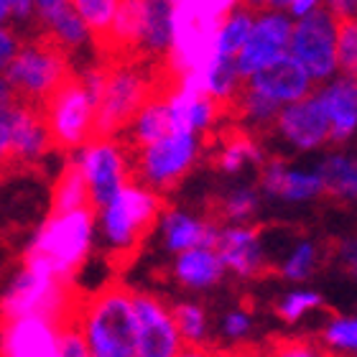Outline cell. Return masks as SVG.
Returning <instances> with one entry per match:
<instances>
[{"label":"cell","mask_w":357,"mask_h":357,"mask_svg":"<svg viewBox=\"0 0 357 357\" xmlns=\"http://www.w3.org/2000/svg\"><path fill=\"white\" fill-rule=\"evenodd\" d=\"M172 207L164 194L135 184H123L118 194L102 207L105 235L112 248L105 255V263L115 273H126L141 258L146 240L153 235L166 209Z\"/></svg>","instance_id":"6da1fadb"},{"label":"cell","mask_w":357,"mask_h":357,"mask_svg":"<svg viewBox=\"0 0 357 357\" xmlns=\"http://www.w3.org/2000/svg\"><path fill=\"white\" fill-rule=\"evenodd\" d=\"M84 335L89 352H115L135 357L138 319H135V291L120 275L87 291L84 306Z\"/></svg>","instance_id":"7a4b0ae2"},{"label":"cell","mask_w":357,"mask_h":357,"mask_svg":"<svg viewBox=\"0 0 357 357\" xmlns=\"http://www.w3.org/2000/svg\"><path fill=\"white\" fill-rule=\"evenodd\" d=\"M120 151L126 158V184L143 186L164 197L174 192L199 161V141L192 130H172L143 149Z\"/></svg>","instance_id":"3957f363"},{"label":"cell","mask_w":357,"mask_h":357,"mask_svg":"<svg viewBox=\"0 0 357 357\" xmlns=\"http://www.w3.org/2000/svg\"><path fill=\"white\" fill-rule=\"evenodd\" d=\"M95 217L97 212L89 207L46 215L44 227L23 253V261L46 268L59 278H75L87 261Z\"/></svg>","instance_id":"277c9868"},{"label":"cell","mask_w":357,"mask_h":357,"mask_svg":"<svg viewBox=\"0 0 357 357\" xmlns=\"http://www.w3.org/2000/svg\"><path fill=\"white\" fill-rule=\"evenodd\" d=\"M75 72L72 56L49 31H36L23 38L21 49L6 64V79L15 95L36 105L44 102Z\"/></svg>","instance_id":"5b68a950"},{"label":"cell","mask_w":357,"mask_h":357,"mask_svg":"<svg viewBox=\"0 0 357 357\" xmlns=\"http://www.w3.org/2000/svg\"><path fill=\"white\" fill-rule=\"evenodd\" d=\"M38 107L44 112L54 153L69 156L89 146L92 126H95V100L89 95L79 69L72 77H67Z\"/></svg>","instance_id":"8992f818"},{"label":"cell","mask_w":357,"mask_h":357,"mask_svg":"<svg viewBox=\"0 0 357 357\" xmlns=\"http://www.w3.org/2000/svg\"><path fill=\"white\" fill-rule=\"evenodd\" d=\"M286 52L309 72L314 82H324L337 72L335 49V15L327 8H312L298 15V23L291 26Z\"/></svg>","instance_id":"52a82bcc"},{"label":"cell","mask_w":357,"mask_h":357,"mask_svg":"<svg viewBox=\"0 0 357 357\" xmlns=\"http://www.w3.org/2000/svg\"><path fill=\"white\" fill-rule=\"evenodd\" d=\"M291 36V18L283 10H263L253 18L250 33L235 54L238 75L245 79L253 72L263 69L281 54H286Z\"/></svg>","instance_id":"ba28073f"},{"label":"cell","mask_w":357,"mask_h":357,"mask_svg":"<svg viewBox=\"0 0 357 357\" xmlns=\"http://www.w3.org/2000/svg\"><path fill=\"white\" fill-rule=\"evenodd\" d=\"M135 319H138L135 357H174L184 344L172 319L169 301L164 298L135 291Z\"/></svg>","instance_id":"9c48e42d"},{"label":"cell","mask_w":357,"mask_h":357,"mask_svg":"<svg viewBox=\"0 0 357 357\" xmlns=\"http://www.w3.org/2000/svg\"><path fill=\"white\" fill-rule=\"evenodd\" d=\"M271 130L301 151H312L329 143V123L317 95H306L296 102L283 105L273 118Z\"/></svg>","instance_id":"30bf717a"},{"label":"cell","mask_w":357,"mask_h":357,"mask_svg":"<svg viewBox=\"0 0 357 357\" xmlns=\"http://www.w3.org/2000/svg\"><path fill=\"white\" fill-rule=\"evenodd\" d=\"M245 84L250 89H255L258 95L273 100L275 105H289L296 102L301 97L312 95L314 92V79L309 77L301 64H298L289 52L281 54L278 59H273L271 64H266L263 69L253 72L250 77H245Z\"/></svg>","instance_id":"8fae6325"},{"label":"cell","mask_w":357,"mask_h":357,"mask_svg":"<svg viewBox=\"0 0 357 357\" xmlns=\"http://www.w3.org/2000/svg\"><path fill=\"white\" fill-rule=\"evenodd\" d=\"M79 158H82L84 178H87L92 202L102 212L105 204L118 194L120 186L126 184V158H123V151L115 143V138H110V141H97L84 146Z\"/></svg>","instance_id":"7c38bea8"},{"label":"cell","mask_w":357,"mask_h":357,"mask_svg":"<svg viewBox=\"0 0 357 357\" xmlns=\"http://www.w3.org/2000/svg\"><path fill=\"white\" fill-rule=\"evenodd\" d=\"M261 230L263 227H227V230H220L215 240V253L238 275L266 278V275L275 273V268L263 255Z\"/></svg>","instance_id":"4fadbf2b"},{"label":"cell","mask_w":357,"mask_h":357,"mask_svg":"<svg viewBox=\"0 0 357 357\" xmlns=\"http://www.w3.org/2000/svg\"><path fill=\"white\" fill-rule=\"evenodd\" d=\"M0 357H56V335L41 314H26L0 329Z\"/></svg>","instance_id":"5bb4252c"},{"label":"cell","mask_w":357,"mask_h":357,"mask_svg":"<svg viewBox=\"0 0 357 357\" xmlns=\"http://www.w3.org/2000/svg\"><path fill=\"white\" fill-rule=\"evenodd\" d=\"M329 123V143H344L357 128V77L340 75L314 92Z\"/></svg>","instance_id":"9a60e30c"},{"label":"cell","mask_w":357,"mask_h":357,"mask_svg":"<svg viewBox=\"0 0 357 357\" xmlns=\"http://www.w3.org/2000/svg\"><path fill=\"white\" fill-rule=\"evenodd\" d=\"M261 184L268 194L283 197V199L298 202V199H312L324 194L319 174H301L286 169L281 158H266L261 164Z\"/></svg>","instance_id":"2e32d148"},{"label":"cell","mask_w":357,"mask_h":357,"mask_svg":"<svg viewBox=\"0 0 357 357\" xmlns=\"http://www.w3.org/2000/svg\"><path fill=\"white\" fill-rule=\"evenodd\" d=\"M174 10L176 0H143V56L174 54Z\"/></svg>","instance_id":"e0dca14e"},{"label":"cell","mask_w":357,"mask_h":357,"mask_svg":"<svg viewBox=\"0 0 357 357\" xmlns=\"http://www.w3.org/2000/svg\"><path fill=\"white\" fill-rule=\"evenodd\" d=\"M89 207L100 215L97 204L92 202V194H89L87 178H84L82 169V158L69 153L67 164L59 172L56 181L52 184V202H49V215H61V212H69V209H79Z\"/></svg>","instance_id":"ac0fdd59"},{"label":"cell","mask_w":357,"mask_h":357,"mask_svg":"<svg viewBox=\"0 0 357 357\" xmlns=\"http://www.w3.org/2000/svg\"><path fill=\"white\" fill-rule=\"evenodd\" d=\"M161 220H164L166 245L174 253H181V250H189V248H215L220 227L209 225L207 220L181 215L174 207L166 209Z\"/></svg>","instance_id":"d6986e66"},{"label":"cell","mask_w":357,"mask_h":357,"mask_svg":"<svg viewBox=\"0 0 357 357\" xmlns=\"http://www.w3.org/2000/svg\"><path fill=\"white\" fill-rule=\"evenodd\" d=\"M225 263L215 253V248H189L181 250L174 263L172 273L178 283L202 289V286H212L222 278Z\"/></svg>","instance_id":"ffe728a7"},{"label":"cell","mask_w":357,"mask_h":357,"mask_svg":"<svg viewBox=\"0 0 357 357\" xmlns=\"http://www.w3.org/2000/svg\"><path fill=\"white\" fill-rule=\"evenodd\" d=\"M258 209V192L255 189H232L227 194H215L204 202V217L209 225L222 227L227 222H240L255 215Z\"/></svg>","instance_id":"44dd1931"},{"label":"cell","mask_w":357,"mask_h":357,"mask_svg":"<svg viewBox=\"0 0 357 357\" xmlns=\"http://www.w3.org/2000/svg\"><path fill=\"white\" fill-rule=\"evenodd\" d=\"M317 174H319L327 197L344 202L357 199V158L335 153V156H329L321 164V169Z\"/></svg>","instance_id":"7402d4cb"},{"label":"cell","mask_w":357,"mask_h":357,"mask_svg":"<svg viewBox=\"0 0 357 357\" xmlns=\"http://www.w3.org/2000/svg\"><path fill=\"white\" fill-rule=\"evenodd\" d=\"M77 15L89 31V41L95 49V59L102 56L107 38H110L112 18H115V0H69Z\"/></svg>","instance_id":"603a6c76"},{"label":"cell","mask_w":357,"mask_h":357,"mask_svg":"<svg viewBox=\"0 0 357 357\" xmlns=\"http://www.w3.org/2000/svg\"><path fill=\"white\" fill-rule=\"evenodd\" d=\"M36 31H49V33L67 49V54L72 56V59H75V54L89 41L87 26H84L82 18L77 15L72 3H67V6L61 8V10H56L54 15H49ZM36 31H33V33H36Z\"/></svg>","instance_id":"cb8c5ba5"},{"label":"cell","mask_w":357,"mask_h":357,"mask_svg":"<svg viewBox=\"0 0 357 357\" xmlns=\"http://www.w3.org/2000/svg\"><path fill=\"white\" fill-rule=\"evenodd\" d=\"M321 342L314 337H283L268 335L258 342V357H319Z\"/></svg>","instance_id":"d4e9b609"},{"label":"cell","mask_w":357,"mask_h":357,"mask_svg":"<svg viewBox=\"0 0 357 357\" xmlns=\"http://www.w3.org/2000/svg\"><path fill=\"white\" fill-rule=\"evenodd\" d=\"M335 49L337 69H342V75L357 77V15L335 18Z\"/></svg>","instance_id":"484cf974"},{"label":"cell","mask_w":357,"mask_h":357,"mask_svg":"<svg viewBox=\"0 0 357 357\" xmlns=\"http://www.w3.org/2000/svg\"><path fill=\"white\" fill-rule=\"evenodd\" d=\"M181 342H204L207 317L199 304H169Z\"/></svg>","instance_id":"4316f807"},{"label":"cell","mask_w":357,"mask_h":357,"mask_svg":"<svg viewBox=\"0 0 357 357\" xmlns=\"http://www.w3.org/2000/svg\"><path fill=\"white\" fill-rule=\"evenodd\" d=\"M54 335H56V357H89L92 355L82 321H64L59 327H54Z\"/></svg>","instance_id":"83f0119b"},{"label":"cell","mask_w":357,"mask_h":357,"mask_svg":"<svg viewBox=\"0 0 357 357\" xmlns=\"http://www.w3.org/2000/svg\"><path fill=\"white\" fill-rule=\"evenodd\" d=\"M317 263H319V248L314 243H298L294 248V253L286 258L283 268H278V273L291 278V281H304L306 275H312Z\"/></svg>","instance_id":"f1b7e54d"},{"label":"cell","mask_w":357,"mask_h":357,"mask_svg":"<svg viewBox=\"0 0 357 357\" xmlns=\"http://www.w3.org/2000/svg\"><path fill=\"white\" fill-rule=\"evenodd\" d=\"M319 342L327 344V347H335V350L357 352V319L335 317L327 327L321 329Z\"/></svg>","instance_id":"f546056e"},{"label":"cell","mask_w":357,"mask_h":357,"mask_svg":"<svg viewBox=\"0 0 357 357\" xmlns=\"http://www.w3.org/2000/svg\"><path fill=\"white\" fill-rule=\"evenodd\" d=\"M317 306H324V298L319 294H312V291H296V294H289V296L278 298V304H273V312L281 317L283 321H298L306 312H312Z\"/></svg>","instance_id":"4dcf8cb0"},{"label":"cell","mask_w":357,"mask_h":357,"mask_svg":"<svg viewBox=\"0 0 357 357\" xmlns=\"http://www.w3.org/2000/svg\"><path fill=\"white\" fill-rule=\"evenodd\" d=\"M10 178H21V176H18V169H15L13 158H10V149H8L6 112H0V184H6Z\"/></svg>","instance_id":"1f68e13d"},{"label":"cell","mask_w":357,"mask_h":357,"mask_svg":"<svg viewBox=\"0 0 357 357\" xmlns=\"http://www.w3.org/2000/svg\"><path fill=\"white\" fill-rule=\"evenodd\" d=\"M31 13H33V0H8V15L15 21V29L23 38L29 36L31 31Z\"/></svg>","instance_id":"d6a6232c"},{"label":"cell","mask_w":357,"mask_h":357,"mask_svg":"<svg viewBox=\"0 0 357 357\" xmlns=\"http://www.w3.org/2000/svg\"><path fill=\"white\" fill-rule=\"evenodd\" d=\"M248 309H250V304H243V309L240 312H232L225 317V335L230 337V340H243V337L248 335V329H250V317H248Z\"/></svg>","instance_id":"836d02e7"},{"label":"cell","mask_w":357,"mask_h":357,"mask_svg":"<svg viewBox=\"0 0 357 357\" xmlns=\"http://www.w3.org/2000/svg\"><path fill=\"white\" fill-rule=\"evenodd\" d=\"M174 357H215V344L209 342H184Z\"/></svg>","instance_id":"e575fe53"},{"label":"cell","mask_w":357,"mask_h":357,"mask_svg":"<svg viewBox=\"0 0 357 357\" xmlns=\"http://www.w3.org/2000/svg\"><path fill=\"white\" fill-rule=\"evenodd\" d=\"M327 10L335 18H344V15H357V0H324Z\"/></svg>","instance_id":"d590c367"},{"label":"cell","mask_w":357,"mask_h":357,"mask_svg":"<svg viewBox=\"0 0 357 357\" xmlns=\"http://www.w3.org/2000/svg\"><path fill=\"white\" fill-rule=\"evenodd\" d=\"M340 253H342L344 268H347L352 275H357V243H352V240L342 243V245H340Z\"/></svg>","instance_id":"8d00e7d4"},{"label":"cell","mask_w":357,"mask_h":357,"mask_svg":"<svg viewBox=\"0 0 357 357\" xmlns=\"http://www.w3.org/2000/svg\"><path fill=\"white\" fill-rule=\"evenodd\" d=\"M18 100H21V97L15 95V89L8 84L6 77H0V112H6L8 107H13Z\"/></svg>","instance_id":"74e56055"},{"label":"cell","mask_w":357,"mask_h":357,"mask_svg":"<svg viewBox=\"0 0 357 357\" xmlns=\"http://www.w3.org/2000/svg\"><path fill=\"white\" fill-rule=\"evenodd\" d=\"M317 3H319V0H294V6H291L289 10L294 15H304V13H309L312 8H317Z\"/></svg>","instance_id":"f35d334b"},{"label":"cell","mask_w":357,"mask_h":357,"mask_svg":"<svg viewBox=\"0 0 357 357\" xmlns=\"http://www.w3.org/2000/svg\"><path fill=\"white\" fill-rule=\"evenodd\" d=\"M238 6L250 8L253 13H263V10H268V8H271V0H238Z\"/></svg>","instance_id":"ab89813d"},{"label":"cell","mask_w":357,"mask_h":357,"mask_svg":"<svg viewBox=\"0 0 357 357\" xmlns=\"http://www.w3.org/2000/svg\"><path fill=\"white\" fill-rule=\"evenodd\" d=\"M319 357H355V355H352V352L335 350V347H327V344H321V347H319Z\"/></svg>","instance_id":"60d3db41"},{"label":"cell","mask_w":357,"mask_h":357,"mask_svg":"<svg viewBox=\"0 0 357 357\" xmlns=\"http://www.w3.org/2000/svg\"><path fill=\"white\" fill-rule=\"evenodd\" d=\"M291 6H294V0H271L268 10H289Z\"/></svg>","instance_id":"b9f144b4"},{"label":"cell","mask_w":357,"mask_h":357,"mask_svg":"<svg viewBox=\"0 0 357 357\" xmlns=\"http://www.w3.org/2000/svg\"><path fill=\"white\" fill-rule=\"evenodd\" d=\"M8 18V0H0V23Z\"/></svg>","instance_id":"7bdbcfd3"},{"label":"cell","mask_w":357,"mask_h":357,"mask_svg":"<svg viewBox=\"0 0 357 357\" xmlns=\"http://www.w3.org/2000/svg\"><path fill=\"white\" fill-rule=\"evenodd\" d=\"M89 357H126V355H115V352H92Z\"/></svg>","instance_id":"ee69618b"},{"label":"cell","mask_w":357,"mask_h":357,"mask_svg":"<svg viewBox=\"0 0 357 357\" xmlns=\"http://www.w3.org/2000/svg\"><path fill=\"white\" fill-rule=\"evenodd\" d=\"M355 357H357V355H355Z\"/></svg>","instance_id":"f6af8a7d"}]
</instances>
